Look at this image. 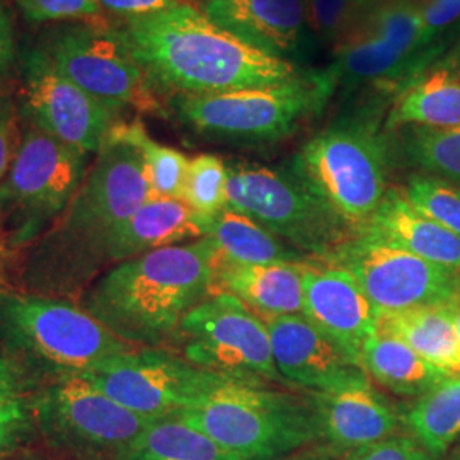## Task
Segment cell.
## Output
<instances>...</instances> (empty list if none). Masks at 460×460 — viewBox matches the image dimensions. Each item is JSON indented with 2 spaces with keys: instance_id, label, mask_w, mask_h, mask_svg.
<instances>
[{
  "instance_id": "6da1fadb",
  "label": "cell",
  "mask_w": 460,
  "mask_h": 460,
  "mask_svg": "<svg viewBox=\"0 0 460 460\" xmlns=\"http://www.w3.org/2000/svg\"><path fill=\"white\" fill-rule=\"evenodd\" d=\"M119 31L148 83L180 96L288 83L305 70L252 49L186 2L127 19Z\"/></svg>"
},
{
  "instance_id": "7a4b0ae2",
  "label": "cell",
  "mask_w": 460,
  "mask_h": 460,
  "mask_svg": "<svg viewBox=\"0 0 460 460\" xmlns=\"http://www.w3.org/2000/svg\"><path fill=\"white\" fill-rule=\"evenodd\" d=\"M148 198L146 172L133 157L119 150L98 154L64 215L26 249L19 273L26 292L83 296L108 264L111 232Z\"/></svg>"
},
{
  "instance_id": "3957f363",
  "label": "cell",
  "mask_w": 460,
  "mask_h": 460,
  "mask_svg": "<svg viewBox=\"0 0 460 460\" xmlns=\"http://www.w3.org/2000/svg\"><path fill=\"white\" fill-rule=\"evenodd\" d=\"M218 249L212 237L116 263L93 281L81 307L133 346L172 343L184 315L212 294Z\"/></svg>"
},
{
  "instance_id": "277c9868",
  "label": "cell",
  "mask_w": 460,
  "mask_h": 460,
  "mask_svg": "<svg viewBox=\"0 0 460 460\" xmlns=\"http://www.w3.org/2000/svg\"><path fill=\"white\" fill-rule=\"evenodd\" d=\"M0 343L38 387L81 377L137 348L70 298L2 288Z\"/></svg>"
},
{
  "instance_id": "5b68a950",
  "label": "cell",
  "mask_w": 460,
  "mask_h": 460,
  "mask_svg": "<svg viewBox=\"0 0 460 460\" xmlns=\"http://www.w3.org/2000/svg\"><path fill=\"white\" fill-rule=\"evenodd\" d=\"M174 418L239 460H285L323 440L311 395L227 382Z\"/></svg>"
},
{
  "instance_id": "8992f818",
  "label": "cell",
  "mask_w": 460,
  "mask_h": 460,
  "mask_svg": "<svg viewBox=\"0 0 460 460\" xmlns=\"http://www.w3.org/2000/svg\"><path fill=\"white\" fill-rule=\"evenodd\" d=\"M290 167L355 235L389 191V146L372 115L336 119L304 144Z\"/></svg>"
},
{
  "instance_id": "52a82bcc",
  "label": "cell",
  "mask_w": 460,
  "mask_h": 460,
  "mask_svg": "<svg viewBox=\"0 0 460 460\" xmlns=\"http://www.w3.org/2000/svg\"><path fill=\"white\" fill-rule=\"evenodd\" d=\"M334 83L328 70H304L288 83L229 93L178 96L172 108L195 132L230 144H271L319 115Z\"/></svg>"
},
{
  "instance_id": "ba28073f",
  "label": "cell",
  "mask_w": 460,
  "mask_h": 460,
  "mask_svg": "<svg viewBox=\"0 0 460 460\" xmlns=\"http://www.w3.org/2000/svg\"><path fill=\"white\" fill-rule=\"evenodd\" d=\"M87 157L34 125L21 135L0 184V230L7 249H28L64 215L89 171Z\"/></svg>"
},
{
  "instance_id": "9c48e42d",
  "label": "cell",
  "mask_w": 460,
  "mask_h": 460,
  "mask_svg": "<svg viewBox=\"0 0 460 460\" xmlns=\"http://www.w3.org/2000/svg\"><path fill=\"white\" fill-rule=\"evenodd\" d=\"M227 208L251 217L311 260L328 256L355 232L292 167L227 164Z\"/></svg>"
},
{
  "instance_id": "30bf717a",
  "label": "cell",
  "mask_w": 460,
  "mask_h": 460,
  "mask_svg": "<svg viewBox=\"0 0 460 460\" xmlns=\"http://www.w3.org/2000/svg\"><path fill=\"white\" fill-rule=\"evenodd\" d=\"M38 438L77 460H113L161 418L132 411L81 377L40 385L33 395Z\"/></svg>"
},
{
  "instance_id": "8fae6325",
  "label": "cell",
  "mask_w": 460,
  "mask_h": 460,
  "mask_svg": "<svg viewBox=\"0 0 460 460\" xmlns=\"http://www.w3.org/2000/svg\"><path fill=\"white\" fill-rule=\"evenodd\" d=\"M172 343L188 362L232 382L287 385L263 319L229 292L210 294L186 314Z\"/></svg>"
},
{
  "instance_id": "7c38bea8",
  "label": "cell",
  "mask_w": 460,
  "mask_h": 460,
  "mask_svg": "<svg viewBox=\"0 0 460 460\" xmlns=\"http://www.w3.org/2000/svg\"><path fill=\"white\" fill-rule=\"evenodd\" d=\"M132 411L169 418L195 408L218 387L232 382L165 348H133L81 376Z\"/></svg>"
},
{
  "instance_id": "4fadbf2b",
  "label": "cell",
  "mask_w": 460,
  "mask_h": 460,
  "mask_svg": "<svg viewBox=\"0 0 460 460\" xmlns=\"http://www.w3.org/2000/svg\"><path fill=\"white\" fill-rule=\"evenodd\" d=\"M321 261L349 271L378 315L444 305L460 298V268L429 263L363 234L334 247Z\"/></svg>"
},
{
  "instance_id": "5bb4252c",
  "label": "cell",
  "mask_w": 460,
  "mask_h": 460,
  "mask_svg": "<svg viewBox=\"0 0 460 460\" xmlns=\"http://www.w3.org/2000/svg\"><path fill=\"white\" fill-rule=\"evenodd\" d=\"M423 17L416 0H370L334 47L328 72L334 85L358 87L411 66L421 49Z\"/></svg>"
},
{
  "instance_id": "9a60e30c",
  "label": "cell",
  "mask_w": 460,
  "mask_h": 460,
  "mask_svg": "<svg viewBox=\"0 0 460 460\" xmlns=\"http://www.w3.org/2000/svg\"><path fill=\"white\" fill-rule=\"evenodd\" d=\"M45 49L66 79L116 113L127 104L152 106L147 75L119 30L70 26L55 34Z\"/></svg>"
},
{
  "instance_id": "2e32d148",
  "label": "cell",
  "mask_w": 460,
  "mask_h": 460,
  "mask_svg": "<svg viewBox=\"0 0 460 460\" xmlns=\"http://www.w3.org/2000/svg\"><path fill=\"white\" fill-rule=\"evenodd\" d=\"M22 81L24 110L31 125L66 146L98 154L115 127V110L66 79L45 49L26 53Z\"/></svg>"
},
{
  "instance_id": "e0dca14e",
  "label": "cell",
  "mask_w": 460,
  "mask_h": 460,
  "mask_svg": "<svg viewBox=\"0 0 460 460\" xmlns=\"http://www.w3.org/2000/svg\"><path fill=\"white\" fill-rule=\"evenodd\" d=\"M263 321L270 332L273 360L288 387L328 393L370 380L362 363L302 314L264 317Z\"/></svg>"
},
{
  "instance_id": "ac0fdd59",
  "label": "cell",
  "mask_w": 460,
  "mask_h": 460,
  "mask_svg": "<svg viewBox=\"0 0 460 460\" xmlns=\"http://www.w3.org/2000/svg\"><path fill=\"white\" fill-rule=\"evenodd\" d=\"M201 11L217 26L283 62L300 66L313 57L317 40L305 0H201Z\"/></svg>"
},
{
  "instance_id": "d6986e66",
  "label": "cell",
  "mask_w": 460,
  "mask_h": 460,
  "mask_svg": "<svg viewBox=\"0 0 460 460\" xmlns=\"http://www.w3.org/2000/svg\"><path fill=\"white\" fill-rule=\"evenodd\" d=\"M302 315L360 362L363 343L377 332L378 314L349 271L321 260L302 264Z\"/></svg>"
},
{
  "instance_id": "ffe728a7",
  "label": "cell",
  "mask_w": 460,
  "mask_h": 460,
  "mask_svg": "<svg viewBox=\"0 0 460 460\" xmlns=\"http://www.w3.org/2000/svg\"><path fill=\"white\" fill-rule=\"evenodd\" d=\"M309 395L323 440L341 452L391 437L401 423L372 380Z\"/></svg>"
},
{
  "instance_id": "44dd1931",
  "label": "cell",
  "mask_w": 460,
  "mask_h": 460,
  "mask_svg": "<svg viewBox=\"0 0 460 460\" xmlns=\"http://www.w3.org/2000/svg\"><path fill=\"white\" fill-rule=\"evenodd\" d=\"M210 217L199 215L182 199L150 198L111 232L106 263H121L155 249L207 237Z\"/></svg>"
},
{
  "instance_id": "7402d4cb",
  "label": "cell",
  "mask_w": 460,
  "mask_h": 460,
  "mask_svg": "<svg viewBox=\"0 0 460 460\" xmlns=\"http://www.w3.org/2000/svg\"><path fill=\"white\" fill-rule=\"evenodd\" d=\"M358 234L408 251L429 263L460 268V235L418 212L404 193L393 188Z\"/></svg>"
},
{
  "instance_id": "603a6c76",
  "label": "cell",
  "mask_w": 460,
  "mask_h": 460,
  "mask_svg": "<svg viewBox=\"0 0 460 460\" xmlns=\"http://www.w3.org/2000/svg\"><path fill=\"white\" fill-rule=\"evenodd\" d=\"M304 263L237 264L217 260L215 285L260 317L304 311Z\"/></svg>"
},
{
  "instance_id": "cb8c5ba5",
  "label": "cell",
  "mask_w": 460,
  "mask_h": 460,
  "mask_svg": "<svg viewBox=\"0 0 460 460\" xmlns=\"http://www.w3.org/2000/svg\"><path fill=\"white\" fill-rule=\"evenodd\" d=\"M377 329L402 340L437 368L460 376V340L456 328L454 302L416 307L402 313L380 314Z\"/></svg>"
},
{
  "instance_id": "d4e9b609",
  "label": "cell",
  "mask_w": 460,
  "mask_h": 460,
  "mask_svg": "<svg viewBox=\"0 0 460 460\" xmlns=\"http://www.w3.org/2000/svg\"><path fill=\"white\" fill-rule=\"evenodd\" d=\"M360 363L370 380L393 394L414 399L452 376L421 358L402 340L378 329L363 343Z\"/></svg>"
},
{
  "instance_id": "484cf974",
  "label": "cell",
  "mask_w": 460,
  "mask_h": 460,
  "mask_svg": "<svg viewBox=\"0 0 460 460\" xmlns=\"http://www.w3.org/2000/svg\"><path fill=\"white\" fill-rule=\"evenodd\" d=\"M207 235L214 239L218 258L229 263H305L311 260L251 217L227 207L210 217Z\"/></svg>"
},
{
  "instance_id": "4316f807",
  "label": "cell",
  "mask_w": 460,
  "mask_h": 460,
  "mask_svg": "<svg viewBox=\"0 0 460 460\" xmlns=\"http://www.w3.org/2000/svg\"><path fill=\"white\" fill-rule=\"evenodd\" d=\"M401 421L435 459L460 444V376H448L414 399Z\"/></svg>"
},
{
  "instance_id": "83f0119b",
  "label": "cell",
  "mask_w": 460,
  "mask_h": 460,
  "mask_svg": "<svg viewBox=\"0 0 460 460\" xmlns=\"http://www.w3.org/2000/svg\"><path fill=\"white\" fill-rule=\"evenodd\" d=\"M113 460H239L181 420L161 418Z\"/></svg>"
},
{
  "instance_id": "f1b7e54d",
  "label": "cell",
  "mask_w": 460,
  "mask_h": 460,
  "mask_svg": "<svg viewBox=\"0 0 460 460\" xmlns=\"http://www.w3.org/2000/svg\"><path fill=\"white\" fill-rule=\"evenodd\" d=\"M38 389L0 343V460L9 459L38 438L33 395Z\"/></svg>"
},
{
  "instance_id": "f546056e",
  "label": "cell",
  "mask_w": 460,
  "mask_h": 460,
  "mask_svg": "<svg viewBox=\"0 0 460 460\" xmlns=\"http://www.w3.org/2000/svg\"><path fill=\"white\" fill-rule=\"evenodd\" d=\"M460 127V81L447 72L427 77L399 99L387 127Z\"/></svg>"
},
{
  "instance_id": "4dcf8cb0",
  "label": "cell",
  "mask_w": 460,
  "mask_h": 460,
  "mask_svg": "<svg viewBox=\"0 0 460 460\" xmlns=\"http://www.w3.org/2000/svg\"><path fill=\"white\" fill-rule=\"evenodd\" d=\"M401 150L421 174L460 182V127L433 128L408 125L401 135Z\"/></svg>"
},
{
  "instance_id": "1f68e13d",
  "label": "cell",
  "mask_w": 460,
  "mask_h": 460,
  "mask_svg": "<svg viewBox=\"0 0 460 460\" xmlns=\"http://www.w3.org/2000/svg\"><path fill=\"white\" fill-rule=\"evenodd\" d=\"M402 193L418 212L460 235L459 184L428 174H414Z\"/></svg>"
},
{
  "instance_id": "d6a6232c",
  "label": "cell",
  "mask_w": 460,
  "mask_h": 460,
  "mask_svg": "<svg viewBox=\"0 0 460 460\" xmlns=\"http://www.w3.org/2000/svg\"><path fill=\"white\" fill-rule=\"evenodd\" d=\"M227 165L212 154L190 161L182 201L197 214L214 217L227 207Z\"/></svg>"
},
{
  "instance_id": "836d02e7",
  "label": "cell",
  "mask_w": 460,
  "mask_h": 460,
  "mask_svg": "<svg viewBox=\"0 0 460 460\" xmlns=\"http://www.w3.org/2000/svg\"><path fill=\"white\" fill-rule=\"evenodd\" d=\"M137 140L144 150L148 180L154 198L182 199L190 161L176 148L167 147L148 137L144 125L137 121Z\"/></svg>"
},
{
  "instance_id": "e575fe53",
  "label": "cell",
  "mask_w": 460,
  "mask_h": 460,
  "mask_svg": "<svg viewBox=\"0 0 460 460\" xmlns=\"http://www.w3.org/2000/svg\"><path fill=\"white\" fill-rule=\"evenodd\" d=\"M368 4L370 0H305L309 26L317 43L334 49Z\"/></svg>"
},
{
  "instance_id": "d590c367",
  "label": "cell",
  "mask_w": 460,
  "mask_h": 460,
  "mask_svg": "<svg viewBox=\"0 0 460 460\" xmlns=\"http://www.w3.org/2000/svg\"><path fill=\"white\" fill-rule=\"evenodd\" d=\"M338 460H437L412 435H391L341 452Z\"/></svg>"
},
{
  "instance_id": "8d00e7d4",
  "label": "cell",
  "mask_w": 460,
  "mask_h": 460,
  "mask_svg": "<svg viewBox=\"0 0 460 460\" xmlns=\"http://www.w3.org/2000/svg\"><path fill=\"white\" fill-rule=\"evenodd\" d=\"M21 11L36 22L58 19H83L98 16L96 0H16Z\"/></svg>"
},
{
  "instance_id": "74e56055",
  "label": "cell",
  "mask_w": 460,
  "mask_h": 460,
  "mask_svg": "<svg viewBox=\"0 0 460 460\" xmlns=\"http://www.w3.org/2000/svg\"><path fill=\"white\" fill-rule=\"evenodd\" d=\"M421 5L423 17V34H421V49L437 40L440 34L460 22V0H425Z\"/></svg>"
},
{
  "instance_id": "f35d334b",
  "label": "cell",
  "mask_w": 460,
  "mask_h": 460,
  "mask_svg": "<svg viewBox=\"0 0 460 460\" xmlns=\"http://www.w3.org/2000/svg\"><path fill=\"white\" fill-rule=\"evenodd\" d=\"M19 140L14 108L9 99L0 94V184L16 155Z\"/></svg>"
},
{
  "instance_id": "ab89813d",
  "label": "cell",
  "mask_w": 460,
  "mask_h": 460,
  "mask_svg": "<svg viewBox=\"0 0 460 460\" xmlns=\"http://www.w3.org/2000/svg\"><path fill=\"white\" fill-rule=\"evenodd\" d=\"M101 11H108L111 14L127 19L152 16L165 9L174 7L182 0H96Z\"/></svg>"
},
{
  "instance_id": "60d3db41",
  "label": "cell",
  "mask_w": 460,
  "mask_h": 460,
  "mask_svg": "<svg viewBox=\"0 0 460 460\" xmlns=\"http://www.w3.org/2000/svg\"><path fill=\"white\" fill-rule=\"evenodd\" d=\"M16 58V40L14 26L7 9L0 2V83L9 74Z\"/></svg>"
},
{
  "instance_id": "b9f144b4",
  "label": "cell",
  "mask_w": 460,
  "mask_h": 460,
  "mask_svg": "<svg viewBox=\"0 0 460 460\" xmlns=\"http://www.w3.org/2000/svg\"><path fill=\"white\" fill-rule=\"evenodd\" d=\"M444 460H460V444L456 445L452 450H448L447 454H445Z\"/></svg>"
},
{
  "instance_id": "7bdbcfd3",
  "label": "cell",
  "mask_w": 460,
  "mask_h": 460,
  "mask_svg": "<svg viewBox=\"0 0 460 460\" xmlns=\"http://www.w3.org/2000/svg\"><path fill=\"white\" fill-rule=\"evenodd\" d=\"M454 317H456V328L460 340V298L457 302H454Z\"/></svg>"
},
{
  "instance_id": "ee69618b",
  "label": "cell",
  "mask_w": 460,
  "mask_h": 460,
  "mask_svg": "<svg viewBox=\"0 0 460 460\" xmlns=\"http://www.w3.org/2000/svg\"><path fill=\"white\" fill-rule=\"evenodd\" d=\"M4 247H5V241H4V235H2V230H0V252L4 251Z\"/></svg>"
}]
</instances>
